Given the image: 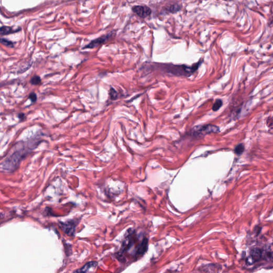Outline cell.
Here are the masks:
<instances>
[{
	"instance_id": "obj_1",
	"label": "cell",
	"mask_w": 273,
	"mask_h": 273,
	"mask_svg": "<svg viewBox=\"0 0 273 273\" xmlns=\"http://www.w3.org/2000/svg\"><path fill=\"white\" fill-rule=\"evenodd\" d=\"M39 141H29L26 144L20 143L14 152L10 154L1 164V169L4 171L12 172L15 171L21 161L34 149L39 144Z\"/></svg>"
},
{
	"instance_id": "obj_2",
	"label": "cell",
	"mask_w": 273,
	"mask_h": 273,
	"mask_svg": "<svg viewBox=\"0 0 273 273\" xmlns=\"http://www.w3.org/2000/svg\"><path fill=\"white\" fill-rule=\"evenodd\" d=\"M200 64V63H198L191 67H188L187 66H175V65L171 66L170 65H169L168 67H166V70H168L166 71L168 72L175 75H186L191 74L193 72H194L198 68Z\"/></svg>"
},
{
	"instance_id": "obj_3",
	"label": "cell",
	"mask_w": 273,
	"mask_h": 273,
	"mask_svg": "<svg viewBox=\"0 0 273 273\" xmlns=\"http://www.w3.org/2000/svg\"><path fill=\"white\" fill-rule=\"evenodd\" d=\"M219 132V128L218 126L211 124L205 125L203 126H196L192 130L193 135L196 137H203L207 134L217 133Z\"/></svg>"
},
{
	"instance_id": "obj_4",
	"label": "cell",
	"mask_w": 273,
	"mask_h": 273,
	"mask_svg": "<svg viewBox=\"0 0 273 273\" xmlns=\"http://www.w3.org/2000/svg\"><path fill=\"white\" fill-rule=\"evenodd\" d=\"M78 222L79 221H77V220H69L64 222H60L59 227L66 234L70 236H73L74 235L76 228Z\"/></svg>"
},
{
	"instance_id": "obj_5",
	"label": "cell",
	"mask_w": 273,
	"mask_h": 273,
	"mask_svg": "<svg viewBox=\"0 0 273 273\" xmlns=\"http://www.w3.org/2000/svg\"><path fill=\"white\" fill-rule=\"evenodd\" d=\"M132 11L140 17H147L151 14L152 11L151 9L146 6H137L132 8Z\"/></svg>"
},
{
	"instance_id": "obj_6",
	"label": "cell",
	"mask_w": 273,
	"mask_h": 273,
	"mask_svg": "<svg viewBox=\"0 0 273 273\" xmlns=\"http://www.w3.org/2000/svg\"><path fill=\"white\" fill-rule=\"evenodd\" d=\"M110 36H111L110 34L106 35L92 41L89 44L84 46V48H83V49H92V48H96L98 46H100L101 44L104 43L108 38H109Z\"/></svg>"
},
{
	"instance_id": "obj_7",
	"label": "cell",
	"mask_w": 273,
	"mask_h": 273,
	"mask_svg": "<svg viewBox=\"0 0 273 273\" xmlns=\"http://www.w3.org/2000/svg\"><path fill=\"white\" fill-rule=\"evenodd\" d=\"M250 254L251 259L252 260V262H253L257 261H259L260 260L264 258L265 251L260 249H253L251 251Z\"/></svg>"
},
{
	"instance_id": "obj_8",
	"label": "cell",
	"mask_w": 273,
	"mask_h": 273,
	"mask_svg": "<svg viewBox=\"0 0 273 273\" xmlns=\"http://www.w3.org/2000/svg\"><path fill=\"white\" fill-rule=\"evenodd\" d=\"M98 262H88L87 263L85 264L80 269H77V271H74V272H77V273H81V272H88L90 271V269L92 268H95L96 266H97Z\"/></svg>"
},
{
	"instance_id": "obj_9",
	"label": "cell",
	"mask_w": 273,
	"mask_h": 273,
	"mask_svg": "<svg viewBox=\"0 0 273 273\" xmlns=\"http://www.w3.org/2000/svg\"><path fill=\"white\" fill-rule=\"evenodd\" d=\"M147 246H148V240L147 239H145L139 245L136 253V256H141L143 255L147 251Z\"/></svg>"
},
{
	"instance_id": "obj_10",
	"label": "cell",
	"mask_w": 273,
	"mask_h": 273,
	"mask_svg": "<svg viewBox=\"0 0 273 273\" xmlns=\"http://www.w3.org/2000/svg\"><path fill=\"white\" fill-rule=\"evenodd\" d=\"M19 31L18 29H14L12 27L8 26H2L1 28V34L8 35L17 32Z\"/></svg>"
},
{
	"instance_id": "obj_11",
	"label": "cell",
	"mask_w": 273,
	"mask_h": 273,
	"mask_svg": "<svg viewBox=\"0 0 273 273\" xmlns=\"http://www.w3.org/2000/svg\"><path fill=\"white\" fill-rule=\"evenodd\" d=\"M244 145L243 143H240L235 147L234 152L237 155H241L244 152Z\"/></svg>"
},
{
	"instance_id": "obj_12",
	"label": "cell",
	"mask_w": 273,
	"mask_h": 273,
	"mask_svg": "<svg viewBox=\"0 0 273 273\" xmlns=\"http://www.w3.org/2000/svg\"><path fill=\"white\" fill-rule=\"evenodd\" d=\"M30 83L31 84L35 85V86L39 85L41 83V78L38 75H34L31 78Z\"/></svg>"
},
{
	"instance_id": "obj_13",
	"label": "cell",
	"mask_w": 273,
	"mask_h": 273,
	"mask_svg": "<svg viewBox=\"0 0 273 273\" xmlns=\"http://www.w3.org/2000/svg\"><path fill=\"white\" fill-rule=\"evenodd\" d=\"M222 105V100L218 99L216 100L212 106V110L214 111H217L220 108Z\"/></svg>"
},
{
	"instance_id": "obj_14",
	"label": "cell",
	"mask_w": 273,
	"mask_h": 273,
	"mask_svg": "<svg viewBox=\"0 0 273 273\" xmlns=\"http://www.w3.org/2000/svg\"><path fill=\"white\" fill-rule=\"evenodd\" d=\"M1 42L2 44H3L4 46H8V47L12 48V47L14 46V43L11 42V41H10L6 39V38H1Z\"/></svg>"
},
{
	"instance_id": "obj_15",
	"label": "cell",
	"mask_w": 273,
	"mask_h": 273,
	"mask_svg": "<svg viewBox=\"0 0 273 273\" xmlns=\"http://www.w3.org/2000/svg\"><path fill=\"white\" fill-rule=\"evenodd\" d=\"M109 96L112 100L117 99L118 97V94L117 93V91L115 90L113 88H110L109 90Z\"/></svg>"
},
{
	"instance_id": "obj_16",
	"label": "cell",
	"mask_w": 273,
	"mask_h": 273,
	"mask_svg": "<svg viewBox=\"0 0 273 273\" xmlns=\"http://www.w3.org/2000/svg\"><path fill=\"white\" fill-rule=\"evenodd\" d=\"M29 99L31 100L32 102L35 103L37 100V95L34 92H31V94H29Z\"/></svg>"
},
{
	"instance_id": "obj_17",
	"label": "cell",
	"mask_w": 273,
	"mask_h": 273,
	"mask_svg": "<svg viewBox=\"0 0 273 273\" xmlns=\"http://www.w3.org/2000/svg\"><path fill=\"white\" fill-rule=\"evenodd\" d=\"M18 118H19L20 120L22 121L24 119H25V115L23 113H20V114L18 115Z\"/></svg>"
}]
</instances>
